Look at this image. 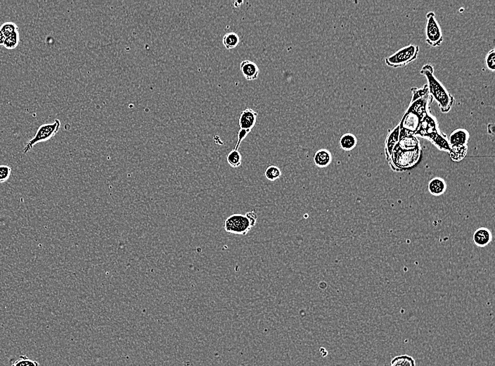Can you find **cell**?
Listing matches in <instances>:
<instances>
[{
	"label": "cell",
	"mask_w": 495,
	"mask_h": 366,
	"mask_svg": "<svg viewBox=\"0 0 495 366\" xmlns=\"http://www.w3.org/2000/svg\"><path fill=\"white\" fill-rule=\"evenodd\" d=\"M422 157V148L412 151H405L396 146L389 163L395 171H407L416 167L420 163Z\"/></svg>",
	"instance_id": "3957f363"
},
{
	"label": "cell",
	"mask_w": 495,
	"mask_h": 366,
	"mask_svg": "<svg viewBox=\"0 0 495 366\" xmlns=\"http://www.w3.org/2000/svg\"><path fill=\"white\" fill-rule=\"evenodd\" d=\"M19 42V31H16L14 34L6 37V39H5L4 44L3 46H4L5 48L11 50V49H14L18 47Z\"/></svg>",
	"instance_id": "7402d4cb"
},
{
	"label": "cell",
	"mask_w": 495,
	"mask_h": 366,
	"mask_svg": "<svg viewBox=\"0 0 495 366\" xmlns=\"http://www.w3.org/2000/svg\"><path fill=\"white\" fill-rule=\"evenodd\" d=\"M493 240V234L489 229L481 227L477 229L473 235V241L478 247H485L489 245Z\"/></svg>",
	"instance_id": "8fae6325"
},
{
	"label": "cell",
	"mask_w": 495,
	"mask_h": 366,
	"mask_svg": "<svg viewBox=\"0 0 495 366\" xmlns=\"http://www.w3.org/2000/svg\"><path fill=\"white\" fill-rule=\"evenodd\" d=\"M396 146L405 151H412L420 149L421 145L419 140L415 135H406L399 138V142Z\"/></svg>",
	"instance_id": "4fadbf2b"
},
{
	"label": "cell",
	"mask_w": 495,
	"mask_h": 366,
	"mask_svg": "<svg viewBox=\"0 0 495 366\" xmlns=\"http://www.w3.org/2000/svg\"><path fill=\"white\" fill-rule=\"evenodd\" d=\"M358 143V140L354 135L345 133L342 135L339 141L340 148L344 151H349L354 149Z\"/></svg>",
	"instance_id": "e0dca14e"
},
{
	"label": "cell",
	"mask_w": 495,
	"mask_h": 366,
	"mask_svg": "<svg viewBox=\"0 0 495 366\" xmlns=\"http://www.w3.org/2000/svg\"><path fill=\"white\" fill-rule=\"evenodd\" d=\"M419 52V47L417 45L411 44L399 49L393 55L387 57L385 59V62L389 67L393 68L404 67L415 60L417 58Z\"/></svg>",
	"instance_id": "277c9868"
},
{
	"label": "cell",
	"mask_w": 495,
	"mask_h": 366,
	"mask_svg": "<svg viewBox=\"0 0 495 366\" xmlns=\"http://www.w3.org/2000/svg\"><path fill=\"white\" fill-rule=\"evenodd\" d=\"M11 174V169L6 165H0V183L6 182Z\"/></svg>",
	"instance_id": "4316f807"
},
{
	"label": "cell",
	"mask_w": 495,
	"mask_h": 366,
	"mask_svg": "<svg viewBox=\"0 0 495 366\" xmlns=\"http://www.w3.org/2000/svg\"><path fill=\"white\" fill-rule=\"evenodd\" d=\"M257 214L253 210L245 215L233 214L225 220V231L238 235H246L257 222Z\"/></svg>",
	"instance_id": "7a4b0ae2"
},
{
	"label": "cell",
	"mask_w": 495,
	"mask_h": 366,
	"mask_svg": "<svg viewBox=\"0 0 495 366\" xmlns=\"http://www.w3.org/2000/svg\"><path fill=\"white\" fill-rule=\"evenodd\" d=\"M227 161L231 167L236 169L241 166L242 156L238 150L233 149L229 153L228 156H227Z\"/></svg>",
	"instance_id": "44dd1931"
},
{
	"label": "cell",
	"mask_w": 495,
	"mask_h": 366,
	"mask_svg": "<svg viewBox=\"0 0 495 366\" xmlns=\"http://www.w3.org/2000/svg\"><path fill=\"white\" fill-rule=\"evenodd\" d=\"M390 366H416V362L411 356H397L392 359Z\"/></svg>",
	"instance_id": "ffe728a7"
},
{
	"label": "cell",
	"mask_w": 495,
	"mask_h": 366,
	"mask_svg": "<svg viewBox=\"0 0 495 366\" xmlns=\"http://www.w3.org/2000/svg\"><path fill=\"white\" fill-rule=\"evenodd\" d=\"M5 39H6V36L0 31V45H4Z\"/></svg>",
	"instance_id": "f1b7e54d"
},
{
	"label": "cell",
	"mask_w": 495,
	"mask_h": 366,
	"mask_svg": "<svg viewBox=\"0 0 495 366\" xmlns=\"http://www.w3.org/2000/svg\"><path fill=\"white\" fill-rule=\"evenodd\" d=\"M258 113L252 109L248 108L243 110L238 118L240 132L247 135L254 128L257 122Z\"/></svg>",
	"instance_id": "9c48e42d"
},
{
	"label": "cell",
	"mask_w": 495,
	"mask_h": 366,
	"mask_svg": "<svg viewBox=\"0 0 495 366\" xmlns=\"http://www.w3.org/2000/svg\"><path fill=\"white\" fill-rule=\"evenodd\" d=\"M412 100L411 101H414V100H417L418 99L422 98V97L426 96V95H429V89H428V85H425L422 88H417V87H414L412 89Z\"/></svg>",
	"instance_id": "484cf974"
},
{
	"label": "cell",
	"mask_w": 495,
	"mask_h": 366,
	"mask_svg": "<svg viewBox=\"0 0 495 366\" xmlns=\"http://www.w3.org/2000/svg\"><path fill=\"white\" fill-rule=\"evenodd\" d=\"M421 73L427 77L429 95L434 101L437 102L442 113L450 111L455 103V98L437 80L434 75L432 66L430 64L424 66L421 70Z\"/></svg>",
	"instance_id": "6da1fadb"
},
{
	"label": "cell",
	"mask_w": 495,
	"mask_h": 366,
	"mask_svg": "<svg viewBox=\"0 0 495 366\" xmlns=\"http://www.w3.org/2000/svg\"><path fill=\"white\" fill-rule=\"evenodd\" d=\"M486 65L488 69L495 71V49L491 50L486 57Z\"/></svg>",
	"instance_id": "83f0119b"
},
{
	"label": "cell",
	"mask_w": 495,
	"mask_h": 366,
	"mask_svg": "<svg viewBox=\"0 0 495 366\" xmlns=\"http://www.w3.org/2000/svg\"><path fill=\"white\" fill-rule=\"evenodd\" d=\"M313 161L317 167L320 169L330 166L332 161V155L329 150L322 149L316 151Z\"/></svg>",
	"instance_id": "5bb4252c"
},
{
	"label": "cell",
	"mask_w": 495,
	"mask_h": 366,
	"mask_svg": "<svg viewBox=\"0 0 495 366\" xmlns=\"http://www.w3.org/2000/svg\"><path fill=\"white\" fill-rule=\"evenodd\" d=\"M61 127V121L56 119L54 123L43 124L39 127L33 138L26 143L24 149V154L29 152L34 145L48 141L55 136Z\"/></svg>",
	"instance_id": "5b68a950"
},
{
	"label": "cell",
	"mask_w": 495,
	"mask_h": 366,
	"mask_svg": "<svg viewBox=\"0 0 495 366\" xmlns=\"http://www.w3.org/2000/svg\"><path fill=\"white\" fill-rule=\"evenodd\" d=\"M468 138L469 135L466 130L457 129L450 135L447 141L450 146L455 145H467Z\"/></svg>",
	"instance_id": "9a60e30c"
},
{
	"label": "cell",
	"mask_w": 495,
	"mask_h": 366,
	"mask_svg": "<svg viewBox=\"0 0 495 366\" xmlns=\"http://www.w3.org/2000/svg\"><path fill=\"white\" fill-rule=\"evenodd\" d=\"M240 69L243 76L247 80H254L258 78L260 70L257 64L249 60L243 61L240 64Z\"/></svg>",
	"instance_id": "7c38bea8"
},
{
	"label": "cell",
	"mask_w": 495,
	"mask_h": 366,
	"mask_svg": "<svg viewBox=\"0 0 495 366\" xmlns=\"http://www.w3.org/2000/svg\"><path fill=\"white\" fill-rule=\"evenodd\" d=\"M399 134H400V128H399V125H397L392 131L390 132L387 138H386V143H385V151H386V158L389 161L391 160L394 148L396 147L398 142H399Z\"/></svg>",
	"instance_id": "30bf717a"
},
{
	"label": "cell",
	"mask_w": 495,
	"mask_h": 366,
	"mask_svg": "<svg viewBox=\"0 0 495 366\" xmlns=\"http://www.w3.org/2000/svg\"><path fill=\"white\" fill-rule=\"evenodd\" d=\"M467 150H468L467 145H455V146H450V158L452 161L459 162V161L464 159Z\"/></svg>",
	"instance_id": "ac0fdd59"
},
{
	"label": "cell",
	"mask_w": 495,
	"mask_h": 366,
	"mask_svg": "<svg viewBox=\"0 0 495 366\" xmlns=\"http://www.w3.org/2000/svg\"><path fill=\"white\" fill-rule=\"evenodd\" d=\"M427 26H426V39L427 43L432 47H437L443 41L442 30L435 19V15L430 11L427 15Z\"/></svg>",
	"instance_id": "52a82bcc"
},
{
	"label": "cell",
	"mask_w": 495,
	"mask_h": 366,
	"mask_svg": "<svg viewBox=\"0 0 495 366\" xmlns=\"http://www.w3.org/2000/svg\"><path fill=\"white\" fill-rule=\"evenodd\" d=\"M18 30H19V27L14 22H10V21L4 23L0 27V31L4 34L6 37L14 34L16 31H19Z\"/></svg>",
	"instance_id": "cb8c5ba5"
},
{
	"label": "cell",
	"mask_w": 495,
	"mask_h": 366,
	"mask_svg": "<svg viewBox=\"0 0 495 366\" xmlns=\"http://www.w3.org/2000/svg\"><path fill=\"white\" fill-rule=\"evenodd\" d=\"M11 366H39V364L35 361L29 359L26 356L23 355L21 356Z\"/></svg>",
	"instance_id": "d4e9b609"
},
{
	"label": "cell",
	"mask_w": 495,
	"mask_h": 366,
	"mask_svg": "<svg viewBox=\"0 0 495 366\" xmlns=\"http://www.w3.org/2000/svg\"><path fill=\"white\" fill-rule=\"evenodd\" d=\"M223 42L226 49H232L237 47L240 42V38L236 33H228L224 36Z\"/></svg>",
	"instance_id": "d6986e66"
},
{
	"label": "cell",
	"mask_w": 495,
	"mask_h": 366,
	"mask_svg": "<svg viewBox=\"0 0 495 366\" xmlns=\"http://www.w3.org/2000/svg\"><path fill=\"white\" fill-rule=\"evenodd\" d=\"M424 116V115L415 111L412 107H408L399 123L400 128L399 138L406 135H415Z\"/></svg>",
	"instance_id": "8992f818"
},
{
	"label": "cell",
	"mask_w": 495,
	"mask_h": 366,
	"mask_svg": "<svg viewBox=\"0 0 495 366\" xmlns=\"http://www.w3.org/2000/svg\"><path fill=\"white\" fill-rule=\"evenodd\" d=\"M436 120L431 115L427 113L423 117L419 129L415 135L427 138L429 140L433 139L439 134Z\"/></svg>",
	"instance_id": "ba28073f"
},
{
	"label": "cell",
	"mask_w": 495,
	"mask_h": 366,
	"mask_svg": "<svg viewBox=\"0 0 495 366\" xmlns=\"http://www.w3.org/2000/svg\"><path fill=\"white\" fill-rule=\"evenodd\" d=\"M264 176L269 181H275L280 179L282 176V171L276 166H270L267 167L264 172Z\"/></svg>",
	"instance_id": "603a6c76"
},
{
	"label": "cell",
	"mask_w": 495,
	"mask_h": 366,
	"mask_svg": "<svg viewBox=\"0 0 495 366\" xmlns=\"http://www.w3.org/2000/svg\"><path fill=\"white\" fill-rule=\"evenodd\" d=\"M428 189L432 195L438 197L443 194L446 191L447 184L443 179L440 178H434L429 183Z\"/></svg>",
	"instance_id": "2e32d148"
}]
</instances>
